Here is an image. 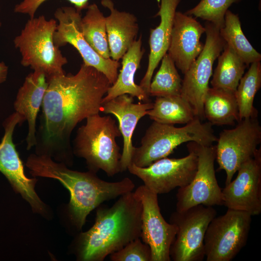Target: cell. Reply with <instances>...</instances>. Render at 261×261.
Segmentation results:
<instances>
[{"mask_svg": "<svg viewBox=\"0 0 261 261\" xmlns=\"http://www.w3.org/2000/svg\"><path fill=\"white\" fill-rule=\"evenodd\" d=\"M48 82L36 131V154L71 164L73 130L84 119L101 112L102 99L112 85L103 73L84 63L76 74L65 73Z\"/></svg>", "mask_w": 261, "mask_h": 261, "instance_id": "obj_1", "label": "cell"}, {"mask_svg": "<svg viewBox=\"0 0 261 261\" xmlns=\"http://www.w3.org/2000/svg\"><path fill=\"white\" fill-rule=\"evenodd\" d=\"M142 213V203L132 191L119 196L111 207H98L94 225L79 235V259L103 261L107 256L140 238Z\"/></svg>", "mask_w": 261, "mask_h": 261, "instance_id": "obj_2", "label": "cell"}, {"mask_svg": "<svg viewBox=\"0 0 261 261\" xmlns=\"http://www.w3.org/2000/svg\"><path fill=\"white\" fill-rule=\"evenodd\" d=\"M121 135L116 121L99 114L88 116L73 141V154L86 160L89 171H104L109 176L120 172L121 154L116 138Z\"/></svg>", "mask_w": 261, "mask_h": 261, "instance_id": "obj_3", "label": "cell"}, {"mask_svg": "<svg viewBox=\"0 0 261 261\" xmlns=\"http://www.w3.org/2000/svg\"><path fill=\"white\" fill-rule=\"evenodd\" d=\"M212 126L210 123H203L197 117L179 128L153 121L142 137L140 145L134 147L131 163L139 167H147L167 157L176 147L186 142L212 145L218 138Z\"/></svg>", "mask_w": 261, "mask_h": 261, "instance_id": "obj_4", "label": "cell"}, {"mask_svg": "<svg viewBox=\"0 0 261 261\" xmlns=\"http://www.w3.org/2000/svg\"><path fill=\"white\" fill-rule=\"evenodd\" d=\"M57 24L55 19L47 20L44 15L29 18L14 40L21 55V64L43 73L48 82L65 73L63 68L68 63L54 42Z\"/></svg>", "mask_w": 261, "mask_h": 261, "instance_id": "obj_5", "label": "cell"}, {"mask_svg": "<svg viewBox=\"0 0 261 261\" xmlns=\"http://www.w3.org/2000/svg\"><path fill=\"white\" fill-rule=\"evenodd\" d=\"M251 222L249 214L228 208L225 214L215 217L204 237L206 260H232L246 244Z\"/></svg>", "mask_w": 261, "mask_h": 261, "instance_id": "obj_6", "label": "cell"}, {"mask_svg": "<svg viewBox=\"0 0 261 261\" xmlns=\"http://www.w3.org/2000/svg\"><path fill=\"white\" fill-rule=\"evenodd\" d=\"M26 166L34 176L58 180L69 190V210L79 211L89 205L96 195L99 177L90 171L81 172L69 169L63 162L58 163L46 155L31 154Z\"/></svg>", "mask_w": 261, "mask_h": 261, "instance_id": "obj_7", "label": "cell"}, {"mask_svg": "<svg viewBox=\"0 0 261 261\" xmlns=\"http://www.w3.org/2000/svg\"><path fill=\"white\" fill-rule=\"evenodd\" d=\"M213 206L197 205L182 211L173 212L170 223L177 228L170 249L174 261H202L204 257L203 240L207 227L217 216Z\"/></svg>", "mask_w": 261, "mask_h": 261, "instance_id": "obj_8", "label": "cell"}, {"mask_svg": "<svg viewBox=\"0 0 261 261\" xmlns=\"http://www.w3.org/2000/svg\"><path fill=\"white\" fill-rule=\"evenodd\" d=\"M205 42L196 59L184 74L180 95L192 106L195 116L204 119L203 102L209 88L215 60L223 50L225 41L219 34V29L212 23L205 24Z\"/></svg>", "mask_w": 261, "mask_h": 261, "instance_id": "obj_9", "label": "cell"}, {"mask_svg": "<svg viewBox=\"0 0 261 261\" xmlns=\"http://www.w3.org/2000/svg\"><path fill=\"white\" fill-rule=\"evenodd\" d=\"M187 147L197 155V169L191 182L186 186L179 188L176 211L182 212L199 204L208 206L223 205L222 189L218 184L214 167L216 145L205 146L190 142Z\"/></svg>", "mask_w": 261, "mask_h": 261, "instance_id": "obj_10", "label": "cell"}, {"mask_svg": "<svg viewBox=\"0 0 261 261\" xmlns=\"http://www.w3.org/2000/svg\"><path fill=\"white\" fill-rule=\"evenodd\" d=\"M238 122L235 128L220 133L216 145L218 169L226 174L225 185L232 180L242 164L254 156L261 142V126L257 117Z\"/></svg>", "mask_w": 261, "mask_h": 261, "instance_id": "obj_11", "label": "cell"}, {"mask_svg": "<svg viewBox=\"0 0 261 261\" xmlns=\"http://www.w3.org/2000/svg\"><path fill=\"white\" fill-rule=\"evenodd\" d=\"M54 16L58 22L53 36L56 46L58 48L67 44L73 46L80 54L85 64L103 73L111 85L113 84L117 79L121 64L111 58H102L88 44L81 30V12L74 7L65 6L57 9Z\"/></svg>", "mask_w": 261, "mask_h": 261, "instance_id": "obj_12", "label": "cell"}, {"mask_svg": "<svg viewBox=\"0 0 261 261\" xmlns=\"http://www.w3.org/2000/svg\"><path fill=\"white\" fill-rule=\"evenodd\" d=\"M188 154L181 158L159 160L146 167L131 163L128 170L137 176L149 189L156 193H167L176 188L186 186L192 180L197 169V157L187 147Z\"/></svg>", "mask_w": 261, "mask_h": 261, "instance_id": "obj_13", "label": "cell"}, {"mask_svg": "<svg viewBox=\"0 0 261 261\" xmlns=\"http://www.w3.org/2000/svg\"><path fill=\"white\" fill-rule=\"evenodd\" d=\"M142 204L140 237L151 251V261H170V249L176 234V226L162 216L158 194L144 185L134 192Z\"/></svg>", "mask_w": 261, "mask_h": 261, "instance_id": "obj_14", "label": "cell"}, {"mask_svg": "<svg viewBox=\"0 0 261 261\" xmlns=\"http://www.w3.org/2000/svg\"><path fill=\"white\" fill-rule=\"evenodd\" d=\"M23 121L15 112L3 123L4 134L0 143V172L8 179L14 190L20 193L32 209L44 213L45 207L35 191L36 178H29L25 173L23 162L13 142V135L16 126Z\"/></svg>", "mask_w": 261, "mask_h": 261, "instance_id": "obj_15", "label": "cell"}, {"mask_svg": "<svg viewBox=\"0 0 261 261\" xmlns=\"http://www.w3.org/2000/svg\"><path fill=\"white\" fill-rule=\"evenodd\" d=\"M236 177L222 189L223 205L252 216L261 213V151L242 164Z\"/></svg>", "mask_w": 261, "mask_h": 261, "instance_id": "obj_16", "label": "cell"}, {"mask_svg": "<svg viewBox=\"0 0 261 261\" xmlns=\"http://www.w3.org/2000/svg\"><path fill=\"white\" fill-rule=\"evenodd\" d=\"M205 31L204 27L192 16L175 12L167 52L183 74L202 52L204 44L200 38Z\"/></svg>", "mask_w": 261, "mask_h": 261, "instance_id": "obj_17", "label": "cell"}, {"mask_svg": "<svg viewBox=\"0 0 261 261\" xmlns=\"http://www.w3.org/2000/svg\"><path fill=\"white\" fill-rule=\"evenodd\" d=\"M153 103L133 102V97L123 94L102 103L101 112L115 116L118 121V128L123 139V147L120 160V172L128 169L131 164L134 146L132 137L139 120L153 107Z\"/></svg>", "mask_w": 261, "mask_h": 261, "instance_id": "obj_18", "label": "cell"}, {"mask_svg": "<svg viewBox=\"0 0 261 261\" xmlns=\"http://www.w3.org/2000/svg\"><path fill=\"white\" fill-rule=\"evenodd\" d=\"M48 85L43 73L33 71L26 76L14 102L15 112L23 122L27 121L28 123L27 150L30 149L36 143V119Z\"/></svg>", "mask_w": 261, "mask_h": 261, "instance_id": "obj_19", "label": "cell"}, {"mask_svg": "<svg viewBox=\"0 0 261 261\" xmlns=\"http://www.w3.org/2000/svg\"><path fill=\"white\" fill-rule=\"evenodd\" d=\"M159 10L155 17L160 16L159 25L150 30V52L147 68L140 86L149 95V87L154 72L168 51L176 8L181 0H160Z\"/></svg>", "mask_w": 261, "mask_h": 261, "instance_id": "obj_20", "label": "cell"}, {"mask_svg": "<svg viewBox=\"0 0 261 261\" xmlns=\"http://www.w3.org/2000/svg\"><path fill=\"white\" fill-rule=\"evenodd\" d=\"M102 5L110 14L105 17L110 58L119 61L136 40L139 25L135 15L115 8L112 0H102Z\"/></svg>", "mask_w": 261, "mask_h": 261, "instance_id": "obj_21", "label": "cell"}, {"mask_svg": "<svg viewBox=\"0 0 261 261\" xmlns=\"http://www.w3.org/2000/svg\"><path fill=\"white\" fill-rule=\"evenodd\" d=\"M144 52L141 35L121 58L122 67L117 79L108 89L102 103L123 94L135 97L140 102H149V96L134 81L135 74L139 67Z\"/></svg>", "mask_w": 261, "mask_h": 261, "instance_id": "obj_22", "label": "cell"}, {"mask_svg": "<svg viewBox=\"0 0 261 261\" xmlns=\"http://www.w3.org/2000/svg\"><path fill=\"white\" fill-rule=\"evenodd\" d=\"M203 114L212 125H232L239 121L234 93L209 87L203 102Z\"/></svg>", "mask_w": 261, "mask_h": 261, "instance_id": "obj_23", "label": "cell"}, {"mask_svg": "<svg viewBox=\"0 0 261 261\" xmlns=\"http://www.w3.org/2000/svg\"><path fill=\"white\" fill-rule=\"evenodd\" d=\"M223 50L210 83L212 87L234 93L247 66L226 43Z\"/></svg>", "mask_w": 261, "mask_h": 261, "instance_id": "obj_24", "label": "cell"}, {"mask_svg": "<svg viewBox=\"0 0 261 261\" xmlns=\"http://www.w3.org/2000/svg\"><path fill=\"white\" fill-rule=\"evenodd\" d=\"M147 115L154 121L169 125L186 124L196 117L191 105L181 95L156 97Z\"/></svg>", "mask_w": 261, "mask_h": 261, "instance_id": "obj_25", "label": "cell"}, {"mask_svg": "<svg viewBox=\"0 0 261 261\" xmlns=\"http://www.w3.org/2000/svg\"><path fill=\"white\" fill-rule=\"evenodd\" d=\"M86 9L81 21L83 35L97 53L103 58H110L105 16L95 3L89 5Z\"/></svg>", "mask_w": 261, "mask_h": 261, "instance_id": "obj_26", "label": "cell"}, {"mask_svg": "<svg viewBox=\"0 0 261 261\" xmlns=\"http://www.w3.org/2000/svg\"><path fill=\"white\" fill-rule=\"evenodd\" d=\"M219 34L247 66L254 62L261 61V54L251 44L244 35L238 14L228 10L225 15L224 26Z\"/></svg>", "mask_w": 261, "mask_h": 261, "instance_id": "obj_27", "label": "cell"}, {"mask_svg": "<svg viewBox=\"0 0 261 261\" xmlns=\"http://www.w3.org/2000/svg\"><path fill=\"white\" fill-rule=\"evenodd\" d=\"M261 87V62H254L251 64L247 72L241 78L234 93L240 120L257 117L258 112L254 107L253 102Z\"/></svg>", "mask_w": 261, "mask_h": 261, "instance_id": "obj_28", "label": "cell"}, {"mask_svg": "<svg viewBox=\"0 0 261 261\" xmlns=\"http://www.w3.org/2000/svg\"><path fill=\"white\" fill-rule=\"evenodd\" d=\"M161 60L160 66L150 85V96L180 95L182 80L174 61L167 53Z\"/></svg>", "mask_w": 261, "mask_h": 261, "instance_id": "obj_29", "label": "cell"}, {"mask_svg": "<svg viewBox=\"0 0 261 261\" xmlns=\"http://www.w3.org/2000/svg\"><path fill=\"white\" fill-rule=\"evenodd\" d=\"M241 0H201L194 8L185 14L209 22L219 29L224 25L225 15L233 3Z\"/></svg>", "mask_w": 261, "mask_h": 261, "instance_id": "obj_30", "label": "cell"}, {"mask_svg": "<svg viewBox=\"0 0 261 261\" xmlns=\"http://www.w3.org/2000/svg\"><path fill=\"white\" fill-rule=\"evenodd\" d=\"M110 255L112 261H151V249L140 238Z\"/></svg>", "mask_w": 261, "mask_h": 261, "instance_id": "obj_31", "label": "cell"}, {"mask_svg": "<svg viewBox=\"0 0 261 261\" xmlns=\"http://www.w3.org/2000/svg\"><path fill=\"white\" fill-rule=\"evenodd\" d=\"M47 0H23L15 5L14 11L15 13L27 14L29 18L34 17L35 14L43 3ZM74 6L78 11L81 12L86 9L89 5V0H67Z\"/></svg>", "mask_w": 261, "mask_h": 261, "instance_id": "obj_32", "label": "cell"}, {"mask_svg": "<svg viewBox=\"0 0 261 261\" xmlns=\"http://www.w3.org/2000/svg\"><path fill=\"white\" fill-rule=\"evenodd\" d=\"M8 73V67L3 62H0V83L6 81Z\"/></svg>", "mask_w": 261, "mask_h": 261, "instance_id": "obj_33", "label": "cell"}, {"mask_svg": "<svg viewBox=\"0 0 261 261\" xmlns=\"http://www.w3.org/2000/svg\"><path fill=\"white\" fill-rule=\"evenodd\" d=\"M1 25V22L0 21V26Z\"/></svg>", "mask_w": 261, "mask_h": 261, "instance_id": "obj_34", "label": "cell"}]
</instances>
